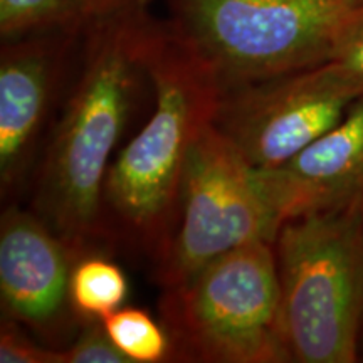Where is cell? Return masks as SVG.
I'll use <instances>...</instances> for the list:
<instances>
[{"label":"cell","mask_w":363,"mask_h":363,"mask_svg":"<svg viewBox=\"0 0 363 363\" xmlns=\"http://www.w3.org/2000/svg\"><path fill=\"white\" fill-rule=\"evenodd\" d=\"M330 61H333L363 84V21L340 44Z\"/></svg>","instance_id":"obj_16"},{"label":"cell","mask_w":363,"mask_h":363,"mask_svg":"<svg viewBox=\"0 0 363 363\" xmlns=\"http://www.w3.org/2000/svg\"><path fill=\"white\" fill-rule=\"evenodd\" d=\"M272 247L291 363H357L363 331V203L291 217Z\"/></svg>","instance_id":"obj_3"},{"label":"cell","mask_w":363,"mask_h":363,"mask_svg":"<svg viewBox=\"0 0 363 363\" xmlns=\"http://www.w3.org/2000/svg\"><path fill=\"white\" fill-rule=\"evenodd\" d=\"M259 172L283 222L320 208L363 203V94L293 160Z\"/></svg>","instance_id":"obj_10"},{"label":"cell","mask_w":363,"mask_h":363,"mask_svg":"<svg viewBox=\"0 0 363 363\" xmlns=\"http://www.w3.org/2000/svg\"><path fill=\"white\" fill-rule=\"evenodd\" d=\"M0 363H65V348H54L11 320H0Z\"/></svg>","instance_id":"obj_14"},{"label":"cell","mask_w":363,"mask_h":363,"mask_svg":"<svg viewBox=\"0 0 363 363\" xmlns=\"http://www.w3.org/2000/svg\"><path fill=\"white\" fill-rule=\"evenodd\" d=\"M135 0L83 34L78 65L27 195V207L81 251H106L103 187L131 121L153 96L157 17Z\"/></svg>","instance_id":"obj_1"},{"label":"cell","mask_w":363,"mask_h":363,"mask_svg":"<svg viewBox=\"0 0 363 363\" xmlns=\"http://www.w3.org/2000/svg\"><path fill=\"white\" fill-rule=\"evenodd\" d=\"M281 225L259 169L211 123L189 153L174 227L153 259V276L167 289L240 246L272 242Z\"/></svg>","instance_id":"obj_6"},{"label":"cell","mask_w":363,"mask_h":363,"mask_svg":"<svg viewBox=\"0 0 363 363\" xmlns=\"http://www.w3.org/2000/svg\"><path fill=\"white\" fill-rule=\"evenodd\" d=\"M169 24L222 88L328 62L363 21V0H165Z\"/></svg>","instance_id":"obj_4"},{"label":"cell","mask_w":363,"mask_h":363,"mask_svg":"<svg viewBox=\"0 0 363 363\" xmlns=\"http://www.w3.org/2000/svg\"><path fill=\"white\" fill-rule=\"evenodd\" d=\"M65 363H130L108 337L103 321H89L65 348Z\"/></svg>","instance_id":"obj_15"},{"label":"cell","mask_w":363,"mask_h":363,"mask_svg":"<svg viewBox=\"0 0 363 363\" xmlns=\"http://www.w3.org/2000/svg\"><path fill=\"white\" fill-rule=\"evenodd\" d=\"M358 362L363 363V331H362V338H360V348H358Z\"/></svg>","instance_id":"obj_17"},{"label":"cell","mask_w":363,"mask_h":363,"mask_svg":"<svg viewBox=\"0 0 363 363\" xmlns=\"http://www.w3.org/2000/svg\"><path fill=\"white\" fill-rule=\"evenodd\" d=\"M360 94V81L328 61L224 88L212 123L256 169H276L333 128Z\"/></svg>","instance_id":"obj_7"},{"label":"cell","mask_w":363,"mask_h":363,"mask_svg":"<svg viewBox=\"0 0 363 363\" xmlns=\"http://www.w3.org/2000/svg\"><path fill=\"white\" fill-rule=\"evenodd\" d=\"M81 251L33 208L2 206L0 308L54 348H66L81 328L71 308L72 266Z\"/></svg>","instance_id":"obj_9"},{"label":"cell","mask_w":363,"mask_h":363,"mask_svg":"<svg viewBox=\"0 0 363 363\" xmlns=\"http://www.w3.org/2000/svg\"><path fill=\"white\" fill-rule=\"evenodd\" d=\"M135 0H0V39L39 30H86Z\"/></svg>","instance_id":"obj_11"},{"label":"cell","mask_w":363,"mask_h":363,"mask_svg":"<svg viewBox=\"0 0 363 363\" xmlns=\"http://www.w3.org/2000/svg\"><path fill=\"white\" fill-rule=\"evenodd\" d=\"M108 337L130 363L175 362V348L162 320L147 310L121 306L103 320Z\"/></svg>","instance_id":"obj_13"},{"label":"cell","mask_w":363,"mask_h":363,"mask_svg":"<svg viewBox=\"0 0 363 363\" xmlns=\"http://www.w3.org/2000/svg\"><path fill=\"white\" fill-rule=\"evenodd\" d=\"M158 311L175 362L291 363L269 240L234 249L162 289Z\"/></svg>","instance_id":"obj_5"},{"label":"cell","mask_w":363,"mask_h":363,"mask_svg":"<svg viewBox=\"0 0 363 363\" xmlns=\"http://www.w3.org/2000/svg\"><path fill=\"white\" fill-rule=\"evenodd\" d=\"M148 66L152 113L110 165L101 220L108 249L125 247L153 262L174 227L190 150L214 121L224 88L167 19L153 26Z\"/></svg>","instance_id":"obj_2"},{"label":"cell","mask_w":363,"mask_h":363,"mask_svg":"<svg viewBox=\"0 0 363 363\" xmlns=\"http://www.w3.org/2000/svg\"><path fill=\"white\" fill-rule=\"evenodd\" d=\"M130 296L126 272L103 249L81 254L72 266L69 298L74 316L81 325L103 321L125 306Z\"/></svg>","instance_id":"obj_12"},{"label":"cell","mask_w":363,"mask_h":363,"mask_svg":"<svg viewBox=\"0 0 363 363\" xmlns=\"http://www.w3.org/2000/svg\"><path fill=\"white\" fill-rule=\"evenodd\" d=\"M84 30H39L0 43V199L21 203L78 65Z\"/></svg>","instance_id":"obj_8"}]
</instances>
